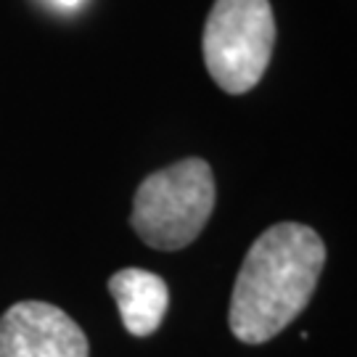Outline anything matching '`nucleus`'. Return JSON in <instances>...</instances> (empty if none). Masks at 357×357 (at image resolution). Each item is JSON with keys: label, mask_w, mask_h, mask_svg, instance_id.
<instances>
[{"label": "nucleus", "mask_w": 357, "mask_h": 357, "mask_svg": "<svg viewBox=\"0 0 357 357\" xmlns=\"http://www.w3.org/2000/svg\"><path fill=\"white\" fill-rule=\"evenodd\" d=\"M217 202L215 175L204 159H183L141 183L132 199V230L159 252H178L199 238Z\"/></svg>", "instance_id": "f03ea898"}, {"label": "nucleus", "mask_w": 357, "mask_h": 357, "mask_svg": "<svg viewBox=\"0 0 357 357\" xmlns=\"http://www.w3.org/2000/svg\"><path fill=\"white\" fill-rule=\"evenodd\" d=\"M59 6H64V8H75V6H79L82 0H56Z\"/></svg>", "instance_id": "423d86ee"}, {"label": "nucleus", "mask_w": 357, "mask_h": 357, "mask_svg": "<svg viewBox=\"0 0 357 357\" xmlns=\"http://www.w3.org/2000/svg\"><path fill=\"white\" fill-rule=\"evenodd\" d=\"M204 64L220 88L241 96L262 79L275 45L270 0H215L204 24Z\"/></svg>", "instance_id": "7ed1b4c3"}, {"label": "nucleus", "mask_w": 357, "mask_h": 357, "mask_svg": "<svg viewBox=\"0 0 357 357\" xmlns=\"http://www.w3.org/2000/svg\"><path fill=\"white\" fill-rule=\"evenodd\" d=\"M326 265V243L302 222H278L246 252L230 299V331L262 344L302 315Z\"/></svg>", "instance_id": "f257e3e1"}, {"label": "nucleus", "mask_w": 357, "mask_h": 357, "mask_svg": "<svg viewBox=\"0 0 357 357\" xmlns=\"http://www.w3.org/2000/svg\"><path fill=\"white\" fill-rule=\"evenodd\" d=\"M109 291L116 299L122 323L132 336H151L169 307L165 278L141 268L119 270L109 278Z\"/></svg>", "instance_id": "39448f33"}, {"label": "nucleus", "mask_w": 357, "mask_h": 357, "mask_svg": "<svg viewBox=\"0 0 357 357\" xmlns=\"http://www.w3.org/2000/svg\"><path fill=\"white\" fill-rule=\"evenodd\" d=\"M88 336L48 302H16L0 318V357H88Z\"/></svg>", "instance_id": "20e7f679"}]
</instances>
